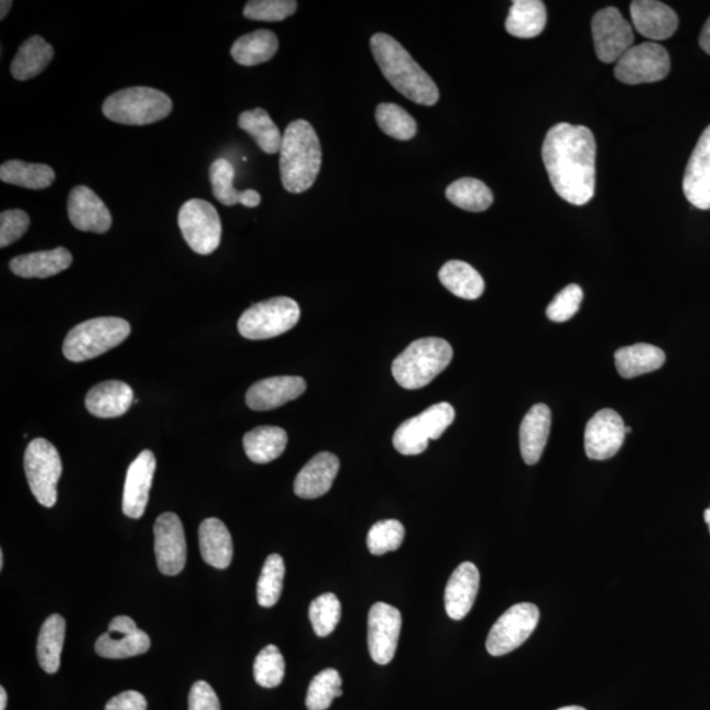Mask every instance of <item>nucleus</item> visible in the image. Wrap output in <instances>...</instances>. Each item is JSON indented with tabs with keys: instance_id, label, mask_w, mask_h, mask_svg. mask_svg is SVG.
Returning a JSON list of instances; mask_svg holds the SVG:
<instances>
[{
	"instance_id": "2f4dec72",
	"label": "nucleus",
	"mask_w": 710,
	"mask_h": 710,
	"mask_svg": "<svg viewBox=\"0 0 710 710\" xmlns=\"http://www.w3.org/2000/svg\"><path fill=\"white\" fill-rule=\"evenodd\" d=\"M547 23L546 6L540 0H515L512 3L505 30L518 39H533L544 32Z\"/></svg>"
},
{
	"instance_id": "473e14b6",
	"label": "nucleus",
	"mask_w": 710,
	"mask_h": 710,
	"mask_svg": "<svg viewBox=\"0 0 710 710\" xmlns=\"http://www.w3.org/2000/svg\"><path fill=\"white\" fill-rule=\"evenodd\" d=\"M278 47L280 40L273 31L259 30L237 39L231 54L237 64L255 66L272 59Z\"/></svg>"
},
{
	"instance_id": "c756f323",
	"label": "nucleus",
	"mask_w": 710,
	"mask_h": 710,
	"mask_svg": "<svg viewBox=\"0 0 710 710\" xmlns=\"http://www.w3.org/2000/svg\"><path fill=\"white\" fill-rule=\"evenodd\" d=\"M615 369L625 379H633L658 370L666 362L665 351L651 343H635L614 353Z\"/></svg>"
},
{
	"instance_id": "2eb2a0df",
	"label": "nucleus",
	"mask_w": 710,
	"mask_h": 710,
	"mask_svg": "<svg viewBox=\"0 0 710 710\" xmlns=\"http://www.w3.org/2000/svg\"><path fill=\"white\" fill-rule=\"evenodd\" d=\"M151 648V637L128 615H118L110 622L108 632L95 644V652L101 658L125 659L138 657Z\"/></svg>"
},
{
	"instance_id": "58836bf2",
	"label": "nucleus",
	"mask_w": 710,
	"mask_h": 710,
	"mask_svg": "<svg viewBox=\"0 0 710 710\" xmlns=\"http://www.w3.org/2000/svg\"><path fill=\"white\" fill-rule=\"evenodd\" d=\"M446 198L458 208L470 212H483L493 203V194L482 181L461 178L446 188Z\"/></svg>"
},
{
	"instance_id": "7ed1b4c3",
	"label": "nucleus",
	"mask_w": 710,
	"mask_h": 710,
	"mask_svg": "<svg viewBox=\"0 0 710 710\" xmlns=\"http://www.w3.org/2000/svg\"><path fill=\"white\" fill-rule=\"evenodd\" d=\"M281 178L291 194H302L314 186L320 173L323 152L314 127L306 120H295L283 133L281 146Z\"/></svg>"
},
{
	"instance_id": "f8f14e48",
	"label": "nucleus",
	"mask_w": 710,
	"mask_h": 710,
	"mask_svg": "<svg viewBox=\"0 0 710 710\" xmlns=\"http://www.w3.org/2000/svg\"><path fill=\"white\" fill-rule=\"evenodd\" d=\"M671 69L669 54L657 43L632 46L614 67V76L622 84H654L665 79Z\"/></svg>"
},
{
	"instance_id": "13d9d810",
	"label": "nucleus",
	"mask_w": 710,
	"mask_h": 710,
	"mask_svg": "<svg viewBox=\"0 0 710 710\" xmlns=\"http://www.w3.org/2000/svg\"><path fill=\"white\" fill-rule=\"evenodd\" d=\"M4 567V554L0 551V570H3Z\"/></svg>"
},
{
	"instance_id": "a878e982",
	"label": "nucleus",
	"mask_w": 710,
	"mask_h": 710,
	"mask_svg": "<svg viewBox=\"0 0 710 710\" xmlns=\"http://www.w3.org/2000/svg\"><path fill=\"white\" fill-rule=\"evenodd\" d=\"M72 263L73 255L69 250L56 248L15 256L10 262V270L20 278L45 280L65 272Z\"/></svg>"
},
{
	"instance_id": "ea45409f",
	"label": "nucleus",
	"mask_w": 710,
	"mask_h": 710,
	"mask_svg": "<svg viewBox=\"0 0 710 710\" xmlns=\"http://www.w3.org/2000/svg\"><path fill=\"white\" fill-rule=\"evenodd\" d=\"M375 119L383 133L398 141H409L416 136V120L395 103H381L376 107Z\"/></svg>"
},
{
	"instance_id": "864d4df0",
	"label": "nucleus",
	"mask_w": 710,
	"mask_h": 710,
	"mask_svg": "<svg viewBox=\"0 0 710 710\" xmlns=\"http://www.w3.org/2000/svg\"><path fill=\"white\" fill-rule=\"evenodd\" d=\"M12 4L11 0H3V2L0 3V19L4 20L6 17L9 15Z\"/></svg>"
},
{
	"instance_id": "4c0bfd02",
	"label": "nucleus",
	"mask_w": 710,
	"mask_h": 710,
	"mask_svg": "<svg viewBox=\"0 0 710 710\" xmlns=\"http://www.w3.org/2000/svg\"><path fill=\"white\" fill-rule=\"evenodd\" d=\"M239 127L255 140L263 153L281 152L283 134L262 108L242 112L239 118Z\"/></svg>"
},
{
	"instance_id": "49530a36",
	"label": "nucleus",
	"mask_w": 710,
	"mask_h": 710,
	"mask_svg": "<svg viewBox=\"0 0 710 710\" xmlns=\"http://www.w3.org/2000/svg\"><path fill=\"white\" fill-rule=\"evenodd\" d=\"M297 10L295 0H250L243 9V17L256 22H282Z\"/></svg>"
},
{
	"instance_id": "f3484780",
	"label": "nucleus",
	"mask_w": 710,
	"mask_h": 710,
	"mask_svg": "<svg viewBox=\"0 0 710 710\" xmlns=\"http://www.w3.org/2000/svg\"><path fill=\"white\" fill-rule=\"evenodd\" d=\"M402 622V613L395 607L385 603H376L371 607L368 621V644L371 658L378 665H389L394 659Z\"/></svg>"
},
{
	"instance_id": "0eeeda50",
	"label": "nucleus",
	"mask_w": 710,
	"mask_h": 710,
	"mask_svg": "<svg viewBox=\"0 0 710 710\" xmlns=\"http://www.w3.org/2000/svg\"><path fill=\"white\" fill-rule=\"evenodd\" d=\"M301 319V307L286 296L256 303L242 314L239 331L248 340H267L293 329Z\"/></svg>"
},
{
	"instance_id": "f03ea898",
	"label": "nucleus",
	"mask_w": 710,
	"mask_h": 710,
	"mask_svg": "<svg viewBox=\"0 0 710 710\" xmlns=\"http://www.w3.org/2000/svg\"><path fill=\"white\" fill-rule=\"evenodd\" d=\"M370 46L384 78L396 91L417 105L437 103V85L401 43L385 33H376L371 37Z\"/></svg>"
},
{
	"instance_id": "c03bdc74",
	"label": "nucleus",
	"mask_w": 710,
	"mask_h": 710,
	"mask_svg": "<svg viewBox=\"0 0 710 710\" xmlns=\"http://www.w3.org/2000/svg\"><path fill=\"white\" fill-rule=\"evenodd\" d=\"M254 679L263 688L281 686L286 671V663L278 647L269 645L262 648L254 660Z\"/></svg>"
},
{
	"instance_id": "a211bd4d",
	"label": "nucleus",
	"mask_w": 710,
	"mask_h": 710,
	"mask_svg": "<svg viewBox=\"0 0 710 710\" xmlns=\"http://www.w3.org/2000/svg\"><path fill=\"white\" fill-rule=\"evenodd\" d=\"M67 214L74 228L83 232L106 233L112 226V216L103 200L91 188L74 187L67 199Z\"/></svg>"
},
{
	"instance_id": "1a4fd4ad",
	"label": "nucleus",
	"mask_w": 710,
	"mask_h": 710,
	"mask_svg": "<svg viewBox=\"0 0 710 710\" xmlns=\"http://www.w3.org/2000/svg\"><path fill=\"white\" fill-rule=\"evenodd\" d=\"M456 411L449 403H438L423 414L404 422L395 432L394 446L403 456H418L430 439H438L455 422Z\"/></svg>"
},
{
	"instance_id": "79ce46f5",
	"label": "nucleus",
	"mask_w": 710,
	"mask_h": 710,
	"mask_svg": "<svg viewBox=\"0 0 710 710\" xmlns=\"http://www.w3.org/2000/svg\"><path fill=\"white\" fill-rule=\"evenodd\" d=\"M342 679L334 668L324 669L310 681L306 706L308 710H327L336 698L342 696Z\"/></svg>"
},
{
	"instance_id": "c85d7f7f",
	"label": "nucleus",
	"mask_w": 710,
	"mask_h": 710,
	"mask_svg": "<svg viewBox=\"0 0 710 710\" xmlns=\"http://www.w3.org/2000/svg\"><path fill=\"white\" fill-rule=\"evenodd\" d=\"M234 167L231 162L219 159L209 167V181H211L212 192L216 199L221 205L233 207L241 203L248 208H255L261 205V195L255 189H245L240 192L233 187Z\"/></svg>"
},
{
	"instance_id": "b1692460",
	"label": "nucleus",
	"mask_w": 710,
	"mask_h": 710,
	"mask_svg": "<svg viewBox=\"0 0 710 710\" xmlns=\"http://www.w3.org/2000/svg\"><path fill=\"white\" fill-rule=\"evenodd\" d=\"M340 459L331 452L323 451L304 466L294 483L296 496L302 499H317L326 495L334 485Z\"/></svg>"
},
{
	"instance_id": "4be33fe9",
	"label": "nucleus",
	"mask_w": 710,
	"mask_h": 710,
	"mask_svg": "<svg viewBox=\"0 0 710 710\" xmlns=\"http://www.w3.org/2000/svg\"><path fill=\"white\" fill-rule=\"evenodd\" d=\"M632 22L642 36L660 42L674 35L679 19L665 3L655 0H635L631 4Z\"/></svg>"
},
{
	"instance_id": "39448f33",
	"label": "nucleus",
	"mask_w": 710,
	"mask_h": 710,
	"mask_svg": "<svg viewBox=\"0 0 710 710\" xmlns=\"http://www.w3.org/2000/svg\"><path fill=\"white\" fill-rule=\"evenodd\" d=\"M101 110L113 123L148 125L166 119L173 111V101L152 87H128L110 95Z\"/></svg>"
},
{
	"instance_id": "4468645a",
	"label": "nucleus",
	"mask_w": 710,
	"mask_h": 710,
	"mask_svg": "<svg viewBox=\"0 0 710 710\" xmlns=\"http://www.w3.org/2000/svg\"><path fill=\"white\" fill-rule=\"evenodd\" d=\"M154 550L162 574L175 577L184 571L187 559L185 529L175 513H164L155 521Z\"/></svg>"
},
{
	"instance_id": "a18cd8bd",
	"label": "nucleus",
	"mask_w": 710,
	"mask_h": 710,
	"mask_svg": "<svg viewBox=\"0 0 710 710\" xmlns=\"http://www.w3.org/2000/svg\"><path fill=\"white\" fill-rule=\"evenodd\" d=\"M405 529L401 521L383 520L371 526L368 534L369 551L373 556H383L385 553L395 551L402 546Z\"/></svg>"
},
{
	"instance_id": "a19ab883",
	"label": "nucleus",
	"mask_w": 710,
	"mask_h": 710,
	"mask_svg": "<svg viewBox=\"0 0 710 710\" xmlns=\"http://www.w3.org/2000/svg\"><path fill=\"white\" fill-rule=\"evenodd\" d=\"M286 574V566L280 554H272L265 565L256 585V598L263 608H272L278 603L283 590V579Z\"/></svg>"
},
{
	"instance_id": "ddd939ff",
	"label": "nucleus",
	"mask_w": 710,
	"mask_h": 710,
	"mask_svg": "<svg viewBox=\"0 0 710 710\" xmlns=\"http://www.w3.org/2000/svg\"><path fill=\"white\" fill-rule=\"evenodd\" d=\"M592 36L597 56L605 64L618 63L634 43L631 24L615 7H607L594 13Z\"/></svg>"
},
{
	"instance_id": "e433bc0d",
	"label": "nucleus",
	"mask_w": 710,
	"mask_h": 710,
	"mask_svg": "<svg viewBox=\"0 0 710 710\" xmlns=\"http://www.w3.org/2000/svg\"><path fill=\"white\" fill-rule=\"evenodd\" d=\"M0 179L13 186L44 189L52 186L56 179V173L47 165L12 160L0 166Z\"/></svg>"
},
{
	"instance_id": "5701e85b",
	"label": "nucleus",
	"mask_w": 710,
	"mask_h": 710,
	"mask_svg": "<svg viewBox=\"0 0 710 710\" xmlns=\"http://www.w3.org/2000/svg\"><path fill=\"white\" fill-rule=\"evenodd\" d=\"M480 575L476 565L465 562L456 568L446 586L445 610L452 620H463L479 592Z\"/></svg>"
},
{
	"instance_id": "37998d69",
	"label": "nucleus",
	"mask_w": 710,
	"mask_h": 710,
	"mask_svg": "<svg viewBox=\"0 0 710 710\" xmlns=\"http://www.w3.org/2000/svg\"><path fill=\"white\" fill-rule=\"evenodd\" d=\"M341 603L335 593H324L309 605V620L319 637H328L341 620Z\"/></svg>"
},
{
	"instance_id": "6e6d98bb",
	"label": "nucleus",
	"mask_w": 710,
	"mask_h": 710,
	"mask_svg": "<svg viewBox=\"0 0 710 710\" xmlns=\"http://www.w3.org/2000/svg\"><path fill=\"white\" fill-rule=\"evenodd\" d=\"M557 710H587V709L583 708V707L571 706V707L560 708V709H557Z\"/></svg>"
},
{
	"instance_id": "603ef678",
	"label": "nucleus",
	"mask_w": 710,
	"mask_h": 710,
	"mask_svg": "<svg viewBox=\"0 0 710 710\" xmlns=\"http://www.w3.org/2000/svg\"><path fill=\"white\" fill-rule=\"evenodd\" d=\"M699 42L701 50L708 53L710 56V18L708 19V22L704 24V26H702Z\"/></svg>"
},
{
	"instance_id": "4d7b16f0",
	"label": "nucleus",
	"mask_w": 710,
	"mask_h": 710,
	"mask_svg": "<svg viewBox=\"0 0 710 710\" xmlns=\"http://www.w3.org/2000/svg\"><path fill=\"white\" fill-rule=\"evenodd\" d=\"M704 520H706V523L709 526V532H710V509L704 511Z\"/></svg>"
},
{
	"instance_id": "6ab92c4d",
	"label": "nucleus",
	"mask_w": 710,
	"mask_h": 710,
	"mask_svg": "<svg viewBox=\"0 0 710 710\" xmlns=\"http://www.w3.org/2000/svg\"><path fill=\"white\" fill-rule=\"evenodd\" d=\"M155 457L151 450L140 452L127 471L123 512L127 517L144 516L153 485Z\"/></svg>"
},
{
	"instance_id": "393cba45",
	"label": "nucleus",
	"mask_w": 710,
	"mask_h": 710,
	"mask_svg": "<svg viewBox=\"0 0 710 710\" xmlns=\"http://www.w3.org/2000/svg\"><path fill=\"white\" fill-rule=\"evenodd\" d=\"M551 428V411L546 404L533 405L520 426V450L526 465H536L544 455Z\"/></svg>"
},
{
	"instance_id": "7c9ffc66",
	"label": "nucleus",
	"mask_w": 710,
	"mask_h": 710,
	"mask_svg": "<svg viewBox=\"0 0 710 710\" xmlns=\"http://www.w3.org/2000/svg\"><path fill=\"white\" fill-rule=\"evenodd\" d=\"M288 436L278 426H256L243 437V449L250 461L265 465L275 461L286 450Z\"/></svg>"
},
{
	"instance_id": "09e8293b",
	"label": "nucleus",
	"mask_w": 710,
	"mask_h": 710,
	"mask_svg": "<svg viewBox=\"0 0 710 710\" xmlns=\"http://www.w3.org/2000/svg\"><path fill=\"white\" fill-rule=\"evenodd\" d=\"M31 221L23 209H7L0 215V248L12 245L29 231Z\"/></svg>"
},
{
	"instance_id": "423d86ee",
	"label": "nucleus",
	"mask_w": 710,
	"mask_h": 710,
	"mask_svg": "<svg viewBox=\"0 0 710 710\" xmlns=\"http://www.w3.org/2000/svg\"><path fill=\"white\" fill-rule=\"evenodd\" d=\"M131 335V326L120 317H98L80 323L67 334L64 356L74 363L94 360L119 347Z\"/></svg>"
},
{
	"instance_id": "de8ad7c7",
	"label": "nucleus",
	"mask_w": 710,
	"mask_h": 710,
	"mask_svg": "<svg viewBox=\"0 0 710 710\" xmlns=\"http://www.w3.org/2000/svg\"><path fill=\"white\" fill-rule=\"evenodd\" d=\"M583 290L578 284H570L554 297L546 315L554 323H565L578 314L581 302H583Z\"/></svg>"
},
{
	"instance_id": "72a5a7b5",
	"label": "nucleus",
	"mask_w": 710,
	"mask_h": 710,
	"mask_svg": "<svg viewBox=\"0 0 710 710\" xmlns=\"http://www.w3.org/2000/svg\"><path fill=\"white\" fill-rule=\"evenodd\" d=\"M54 57V50L42 36H32L20 45L11 64L12 77L17 80H30L46 69Z\"/></svg>"
},
{
	"instance_id": "5fc2aeb1",
	"label": "nucleus",
	"mask_w": 710,
	"mask_h": 710,
	"mask_svg": "<svg viewBox=\"0 0 710 710\" xmlns=\"http://www.w3.org/2000/svg\"><path fill=\"white\" fill-rule=\"evenodd\" d=\"M7 707V692L6 689L2 687L0 688V710H6Z\"/></svg>"
},
{
	"instance_id": "20e7f679",
	"label": "nucleus",
	"mask_w": 710,
	"mask_h": 710,
	"mask_svg": "<svg viewBox=\"0 0 710 710\" xmlns=\"http://www.w3.org/2000/svg\"><path fill=\"white\" fill-rule=\"evenodd\" d=\"M451 360V345L444 338H420L412 342L392 363V375L403 389H423L435 381Z\"/></svg>"
},
{
	"instance_id": "3c124183",
	"label": "nucleus",
	"mask_w": 710,
	"mask_h": 710,
	"mask_svg": "<svg viewBox=\"0 0 710 710\" xmlns=\"http://www.w3.org/2000/svg\"><path fill=\"white\" fill-rule=\"evenodd\" d=\"M144 696L136 691L121 692L107 702L106 710H146Z\"/></svg>"
},
{
	"instance_id": "9d476101",
	"label": "nucleus",
	"mask_w": 710,
	"mask_h": 710,
	"mask_svg": "<svg viewBox=\"0 0 710 710\" xmlns=\"http://www.w3.org/2000/svg\"><path fill=\"white\" fill-rule=\"evenodd\" d=\"M178 225L195 253L208 255L219 248L221 220L211 203L203 199L186 201L178 214Z\"/></svg>"
},
{
	"instance_id": "412c9836",
	"label": "nucleus",
	"mask_w": 710,
	"mask_h": 710,
	"mask_svg": "<svg viewBox=\"0 0 710 710\" xmlns=\"http://www.w3.org/2000/svg\"><path fill=\"white\" fill-rule=\"evenodd\" d=\"M307 383L301 376H273L262 379L247 392V404L253 411H270L282 407L302 396Z\"/></svg>"
},
{
	"instance_id": "9b49d317",
	"label": "nucleus",
	"mask_w": 710,
	"mask_h": 710,
	"mask_svg": "<svg viewBox=\"0 0 710 710\" xmlns=\"http://www.w3.org/2000/svg\"><path fill=\"white\" fill-rule=\"evenodd\" d=\"M538 621L537 605L520 603L511 607L491 627L485 642L487 652L493 657L515 652L536 631Z\"/></svg>"
},
{
	"instance_id": "6e6552de",
	"label": "nucleus",
	"mask_w": 710,
	"mask_h": 710,
	"mask_svg": "<svg viewBox=\"0 0 710 710\" xmlns=\"http://www.w3.org/2000/svg\"><path fill=\"white\" fill-rule=\"evenodd\" d=\"M24 470L33 496L46 509H52L57 503V485L63 473L58 450L45 438L33 439L26 446Z\"/></svg>"
},
{
	"instance_id": "bb28decb",
	"label": "nucleus",
	"mask_w": 710,
	"mask_h": 710,
	"mask_svg": "<svg viewBox=\"0 0 710 710\" xmlns=\"http://www.w3.org/2000/svg\"><path fill=\"white\" fill-rule=\"evenodd\" d=\"M134 403L131 385L120 381L101 382L86 396V408L95 417L114 418L127 414Z\"/></svg>"
},
{
	"instance_id": "8fccbe9b",
	"label": "nucleus",
	"mask_w": 710,
	"mask_h": 710,
	"mask_svg": "<svg viewBox=\"0 0 710 710\" xmlns=\"http://www.w3.org/2000/svg\"><path fill=\"white\" fill-rule=\"evenodd\" d=\"M188 710H221L218 695L207 681H196L188 695Z\"/></svg>"
},
{
	"instance_id": "cd10ccee",
	"label": "nucleus",
	"mask_w": 710,
	"mask_h": 710,
	"mask_svg": "<svg viewBox=\"0 0 710 710\" xmlns=\"http://www.w3.org/2000/svg\"><path fill=\"white\" fill-rule=\"evenodd\" d=\"M201 558L209 566L225 570L232 564L233 540L228 527L219 518H207L199 526Z\"/></svg>"
},
{
	"instance_id": "dca6fc26",
	"label": "nucleus",
	"mask_w": 710,
	"mask_h": 710,
	"mask_svg": "<svg viewBox=\"0 0 710 710\" xmlns=\"http://www.w3.org/2000/svg\"><path fill=\"white\" fill-rule=\"evenodd\" d=\"M626 425L618 412L601 409L588 422L585 433V449L593 461H607L622 448L626 437Z\"/></svg>"
},
{
	"instance_id": "f704fd0d",
	"label": "nucleus",
	"mask_w": 710,
	"mask_h": 710,
	"mask_svg": "<svg viewBox=\"0 0 710 710\" xmlns=\"http://www.w3.org/2000/svg\"><path fill=\"white\" fill-rule=\"evenodd\" d=\"M438 278L458 297L476 301L484 293V281L476 269L463 261H449L439 270Z\"/></svg>"
},
{
	"instance_id": "bf43d9fd",
	"label": "nucleus",
	"mask_w": 710,
	"mask_h": 710,
	"mask_svg": "<svg viewBox=\"0 0 710 710\" xmlns=\"http://www.w3.org/2000/svg\"><path fill=\"white\" fill-rule=\"evenodd\" d=\"M625 430H626V435H629V433H632V428H629V426H626Z\"/></svg>"
},
{
	"instance_id": "f257e3e1",
	"label": "nucleus",
	"mask_w": 710,
	"mask_h": 710,
	"mask_svg": "<svg viewBox=\"0 0 710 710\" xmlns=\"http://www.w3.org/2000/svg\"><path fill=\"white\" fill-rule=\"evenodd\" d=\"M543 159L554 192L574 206L591 201L597 187V140L590 128L559 123L547 132Z\"/></svg>"
},
{
	"instance_id": "aec40b11",
	"label": "nucleus",
	"mask_w": 710,
	"mask_h": 710,
	"mask_svg": "<svg viewBox=\"0 0 710 710\" xmlns=\"http://www.w3.org/2000/svg\"><path fill=\"white\" fill-rule=\"evenodd\" d=\"M682 192L693 207L710 209V125L702 132L688 161Z\"/></svg>"
},
{
	"instance_id": "c9c22d12",
	"label": "nucleus",
	"mask_w": 710,
	"mask_h": 710,
	"mask_svg": "<svg viewBox=\"0 0 710 710\" xmlns=\"http://www.w3.org/2000/svg\"><path fill=\"white\" fill-rule=\"evenodd\" d=\"M66 634V621L61 614L47 618L40 631L37 640V659L47 674H56L61 667Z\"/></svg>"
}]
</instances>
